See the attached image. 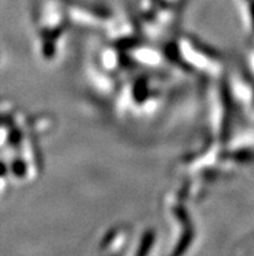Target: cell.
<instances>
[{
    "mask_svg": "<svg viewBox=\"0 0 254 256\" xmlns=\"http://www.w3.org/2000/svg\"><path fill=\"white\" fill-rule=\"evenodd\" d=\"M151 244H152V236H148V238H145L144 242H143V248H142V252H140V256L145 255V252H147V250L149 248Z\"/></svg>",
    "mask_w": 254,
    "mask_h": 256,
    "instance_id": "cell-1",
    "label": "cell"
},
{
    "mask_svg": "<svg viewBox=\"0 0 254 256\" xmlns=\"http://www.w3.org/2000/svg\"><path fill=\"white\" fill-rule=\"evenodd\" d=\"M165 3H178V0H165Z\"/></svg>",
    "mask_w": 254,
    "mask_h": 256,
    "instance_id": "cell-2",
    "label": "cell"
}]
</instances>
